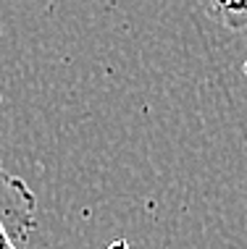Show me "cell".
<instances>
[{
	"instance_id": "cell-1",
	"label": "cell",
	"mask_w": 247,
	"mask_h": 249,
	"mask_svg": "<svg viewBox=\"0 0 247 249\" xmlns=\"http://www.w3.org/2000/svg\"><path fill=\"white\" fill-rule=\"evenodd\" d=\"M0 226L13 244H26L37 226V197L21 178L8 173L0 163Z\"/></svg>"
},
{
	"instance_id": "cell-2",
	"label": "cell",
	"mask_w": 247,
	"mask_h": 249,
	"mask_svg": "<svg viewBox=\"0 0 247 249\" xmlns=\"http://www.w3.org/2000/svg\"><path fill=\"white\" fill-rule=\"evenodd\" d=\"M205 8L213 21L229 32L247 29V0H205Z\"/></svg>"
},
{
	"instance_id": "cell-3",
	"label": "cell",
	"mask_w": 247,
	"mask_h": 249,
	"mask_svg": "<svg viewBox=\"0 0 247 249\" xmlns=\"http://www.w3.org/2000/svg\"><path fill=\"white\" fill-rule=\"evenodd\" d=\"M0 249H19V247L11 241L8 233H5V228H3V226H0Z\"/></svg>"
}]
</instances>
